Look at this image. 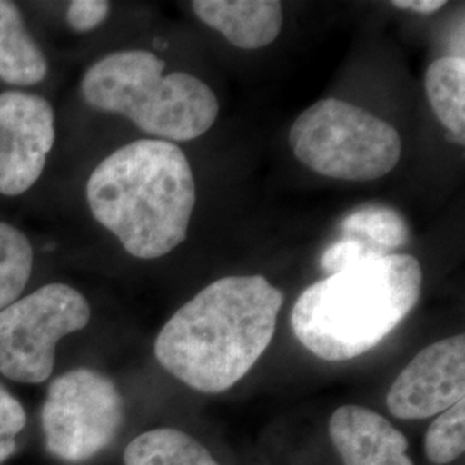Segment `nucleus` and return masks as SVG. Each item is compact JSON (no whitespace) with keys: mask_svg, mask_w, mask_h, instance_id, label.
Masks as SVG:
<instances>
[{"mask_svg":"<svg viewBox=\"0 0 465 465\" xmlns=\"http://www.w3.org/2000/svg\"><path fill=\"white\" fill-rule=\"evenodd\" d=\"M330 436L343 465H414L405 434L367 407L336 409L330 419Z\"/></svg>","mask_w":465,"mask_h":465,"instance_id":"obj_10","label":"nucleus"},{"mask_svg":"<svg viewBox=\"0 0 465 465\" xmlns=\"http://www.w3.org/2000/svg\"><path fill=\"white\" fill-rule=\"evenodd\" d=\"M343 238L366 242L382 255L393 253L409 242V224L399 211L386 205H364L341 221Z\"/></svg>","mask_w":465,"mask_h":465,"instance_id":"obj_15","label":"nucleus"},{"mask_svg":"<svg viewBox=\"0 0 465 465\" xmlns=\"http://www.w3.org/2000/svg\"><path fill=\"white\" fill-rule=\"evenodd\" d=\"M290 145L303 166L345 182H374L401 157L400 134L390 123L340 99L319 100L290 130Z\"/></svg>","mask_w":465,"mask_h":465,"instance_id":"obj_5","label":"nucleus"},{"mask_svg":"<svg viewBox=\"0 0 465 465\" xmlns=\"http://www.w3.org/2000/svg\"><path fill=\"white\" fill-rule=\"evenodd\" d=\"M111 13L107 0H73L67 7V25L74 32H92L100 26Z\"/></svg>","mask_w":465,"mask_h":465,"instance_id":"obj_20","label":"nucleus"},{"mask_svg":"<svg viewBox=\"0 0 465 465\" xmlns=\"http://www.w3.org/2000/svg\"><path fill=\"white\" fill-rule=\"evenodd\" d=\"M378 257H384V255L378 250L372 249L371 245H367L366 242L357 238H341L322 253L321 267L331 276L343 269H349L359 262L378 259Z\"/></svg>","mask_w":465,"mask_h":465,"instance_id":"obj_19","label":"nucleus"},{"mask_svg":"<svg viewBox=\"0 0 465 465\" xmlns=\"http://www.w3.org/2000/svg\"><path fill=\"white\" fill-rule=\"evenodd\" d=\"M282 293L262 276H230L205 286L174 312L153 351L178 381L223 393L249 374L271 345Z\"/></svg>","mask_w":465,"mask_h":465,"instance_id":"obj_1","label":"nucleus"},{"mask_svg":"<svg viewBox=\"0 0 465 465\" xmlns=\"http://www.w3.org/2000/svg\"><path fill=\"white\" fill-rule=\"evenodd\" d=\"M55 142V116L47 100L9 90L0 94V193L17 197L42 176Z\"/></svg>","mask_w":465,"mask_h":465,"instance_id":"obj_8","label":"nucleus"},{"mask_svg":"<svg viewBox=\"0 0 465 465\" xmlns=\"http://www.w3.org/2000/svg\"><path fill=\"white\" fill-rule=\"evenodd\" d=\"M465 393L464 334L440 340L420 350L391 384L386 405L403 420L438 416Z\"/></svg>","mask_w":465,"mask_h":465,"instance_id":"obj_9","label":"nucleus"},{"mask_svg":"<svg viewBox=\"0 0 465 465\" xmlns=\"http://www.w3.org/2000/svg\"><path fill=\"white\" fill-rule=\"evenodd\" d=\"M124 465H219L188 432L155 428L134 438L123 451Z\"/></svg>","mask_w":465,"mask_h":465,"instance_id":"obj_14","label":"nucleus"},{"mask_svg":"<svg viewBox=\"0 0 465 465\" xmlns=\"http://www.w3.org/2000/svg\"><path fill=\"white\" fill-rule=\"evenodd\" d=\"M26 424L28 416L23 403L0 384V465L16 455L17 438Z\"/></svg>","mask_w":465,"mask_h":465,"instance_id":"obj_18","label":"nucleus"},{"mask_svg":"<svg viewBox=\"0 0 465 465\" xmlns=\"http://www.w3.org/2000/svg\"><path fill=\"white\" fill-rule=\"evenodd\" d=\"M92 317L84 293L64 282H49L0 311V374L21 384L47 381L55 347L82 331Z\"/></svg>","mask_w":465,"mask_h":465,"instance_id":"obj_7","label":"nucleus"},{"mask_svg":"<svg viewBox=\"0 0 465 465\" xmlns=\"http://www.w3.org/2000/svg\"><path fill=\"white\" fill-rule=\"evenodd\" d=\"M86 200L94 217L130 255L152 261L186 240L197 186L178 145L136 140L94 169Z\"/></svg>","mask_w":465,"mask_h":465,"instance_id":"obj_2","label":"nucleus"},{"mask_svg":"<svg viewBox=\"0 0 465 465\" xmlns=\"http://www.w3.org/2000/svg\"><path fill=\"white\" fill-rule=\"evenodd\" d=\"M47 69V59L25 28L16 4L0 0V80L32 86L45 78Z\"/></svg>","mask_w":465,"mask_h":465,"instance_id":"obj_12","label":"nucleus"},{"mask_svg":"<svg viewBox=\"0 0 465 465\" xmlns=\"http://www.w3.org/2000/svg\"><path fill=\"white\" fill-rule=\"evenodd\" d=\"M192 9L203 25L238 49L267 47L282 28V4L278 0H197Z\"/></svg>","mask_w":465,"mask_h":465,"instance_id":"obj_11","label":"nucleus"},{"mask_svg":"<svg viewBox=\"0 0 465 465\" xmlns=\"http://www.w3.org/2000/svg\"><path fill=\"white\" fill-rule=\"evenodd\" d=\"M426 457L431 464L445 465L459 460L465 450V400L441 412L426 432Z\"/></svg>","mask_w":465,"mask_h":465,"instance_id":"obj_17","label":"nucleus"},{"mask_svg":"<svg viewBox=\"0 0 465 465\" xmlns=\"http://www.w3.org/2000/svg\"><path fill=\"white\" fill-rule=\"evenodd\" d=\"M393 7L403 9V11H414L419 15H432L445 7L443 0H393Z\"/></svg>","mask_w":465,"mask_h":465,"instance_id":"obj_21","label":"nucleus"},{"mask_svg":"<svg viewBox=\"0 0 465 465\" xmlns=\"http://www.w3.org/2000/svg\"><path fill=\"white\" fill-rule=\"evenodd\" d=\"M124 419V399L116 382L95 369L76 367L50 381L40 430L52 459L82 465L116 441Z\"/></svg>","mask_w":465,"mask_h":465,"instance_id":"obj_6","label":"nucleus"},{"mask_svg":"<svg viewBox=\"0 0 465 465\" xmlns=\"http://www.w3.org/2000/svg\"><path fill=\"white\" fill-rule=\"evenodd\" d=\"M420 288L416 257L369 259L311 284L292 309V331L322 361H351L399 328L414 311Z\"/></svg>","mask_w":465,"mask_h":465,"instance_id":"obj_3","label":"nucleus"},{"mask_svg":"<svg viewBox=\"0 0 465 465\" xmlns=\"http://www.w3.org/2000/svg\"><path fill=\"white\" fill-rule=\"evenodd\" d=\"M426 95L432 113L449 130V140L465 142V61L462 55H445L426 71Z\"/></svg>","mask_w":465,"mask_h":465,"instance_id":"obj_13","label":"nucleus"},{"mask_svg":"<svg viewBox=\"0 0 465 465\" xmlns=\"http://www.w3.org/2000/svg\"><path fill=\"white\" fill-rule=\"evenodd\" d=\"M32 267L34 249L26 234L0 221V311L21 297Z\"/></svg>","mask_w":465,"mask_h":465,"instance_id":"obj_16","label":"nucleus"},{"mask_svg":"<svg viewBox=\"0 0 465 465\" xmlns=\"http://www.w3.org/2000/svg\"><path fill=\"white\" fill-rule=\"evenodd\" d=\"M166 63L149 50H117L88 67L82 80L86 104L128 117L164 142H190L216 123L219 102L211 86L188 73L164 76Z\"/></svg>","mask_w":465,"mask_h":465,"instance_id":"obj_4","label":"nucleus"}]
</instances>
